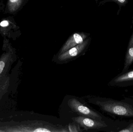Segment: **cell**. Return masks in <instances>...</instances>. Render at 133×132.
Segmentation results:
<instances>
[{
	"label": "cell",
	"mask_w": 133,
	"mask_h": 132,
	"mask_svg": "<svg viewBox=\"0 0 133 132\" xmlns=\"http://www.w3.org/2000/svg\"><path fill=\"white\" fill-rule=\"evenodd\" d=\"M133 63V32L127 46L125 57L124 67L121 73H124L129 70Z\"/></svg>",
	"instance_id": "9c48e42d"
},
{
	"label": "cell",
	"mask_w": 133,
	"mask_h": 132,
	"mask_svg": "<svg viewBox=\"0 0 133 132\" xmlns=\"http://www.w3.org/2000/svg\"><path fill=\"white\" fill-rule=\"evenodd\" d=\"M95 104L103 111L115 118H133V96L121 100L105 99L97 101Z\"/></svg>",
	"instance_id": "6da1fadb"
},
{
	"label": "cell",
	"mask_w": 133,
	"mask_h": 132,
	"mask_svg": "<svg viewBox=\"0 0 133 132\" xmlns=\"http://www.w3.org/2000/svg\"><path fill=\"white\" fill-rule=\"evenodd\" d=\"M25 0H8L7 3L8 10L10 13H14L22 6Z\"/></svg>",
	"instance_id": "8fae6325"
},
{
	"label": "cell",
	"mask_w": 133,
	"mask_h": 132,
	"mask_svg": "<svg viewBox=\"0 0 133 132\" xmlns=\"http://www.w3.org/2000/svg\"><path fill=\"white\" fill-rule=\"evenodd\" d=\"M68 105L73 111L84 117H88L98 121H102V117L97 113L84 106L76 98L70 99Z\"/></svg>",
	"instance_id": "277c9868"
},
{
	"label": "cell",
	"mask_w": 133,
	"mask_h": 132,
	"mask_svg": "<svg viewBox=\"0 0 133 132\" xmlns=\"http://www.w3.org/2000/svg\"><path fill=\"white\" fill-rule=\"evenodd\" d=\"M91 40V37H88L83 42L58 55V59L60 61H65L77 56L89 46Z\"/></svg>",
	"instance_id": "8992f818"
},
{
	"label": "cell",
	"mask_w": 133,
	"mask_h": 132,
	"mask_svg": "<svg viewBox=\"0 0 133 132\" xmlns=\"http://www.w3.org/2000/svg\"><path fill=\"white\" fill-rule=\"evenodd\" d=\"M74 122L84 128L85 130L99 129L108 127V125L103 121L91 119L88 117L79 116L72 118Z\"/></svg>",
	"instance_id": "5b68a950"
},
{
	"label": "cell",
	"mask_w": 133,
	"mask_h": 132,
	"mask_svg": "<svg viewBox=\"0 0 133 132\" xmlns=\"http://www.w3.org/2000/svg\"><path fill=\"white\" fill-rule=\"evenodd\" d=\"M109 86L125 87L133 85V69L128 70L115 77L109 83Z\"/></svg>",
	"instance_id": "52a82bcc"
},
{
	"label": "cell",
	"mask_w": 133,
	"mask_h": 132,
	"mask_svg": "<svg viewBox=\"0 0 133 132\" xmlns=\"http://www.w3.org/2000/svg\"><path fill=\"white\" fill-rule=\"evenodd\" d=\"M108 2H114L118 4L119 10L117 12V15H118L121 11L122 7H124L128 4L129 0H104L99 2V5H102Z\"/></svg>",
	"instance_id": "7c38bea8"
},
{
	"label": "cell",
	"mask_w": 133,
	"mask_h": 132,
	"mask_svg": "<svg viewBox=\"0 0 133 132\" xmlns=\"http://www.w3.org/2000/svg\"><path fill=\"white\" fill-rule=\"evenodd\" d=\"M0 132H4V131H2V130H0Z\"/></svg>",
	"instance_id": "4fadbf2b"
},
{
	"label": "cell",
	"mask_w": 133,
	"mask_h": 132,
	"mask_svg": "<svg viewBox=\"0 0 133 132\" xmlns=\"http://www.w3.org/2000/svg\"><path fill=\"white\" fill-rule=\"evenodd\" d=\"M4 52L0 57V94L6 91L9 84L8 76L10 68L15 60V52L8 43H4Z\"/></svg>",
	"instance_id": "7a4b0ae2"
},
{
	"label": "cell",
	"mask_w": 133,
	"mask_h": 132,
	"mask_svg": "<svg viewBox=\"0 0 133 132\" xmlns=\"http://www.w3.org/2000/svg\"><path fill=\"white\" fill-rule=\"evenodd\" d=\"M65 129H61L49 125H45L43 123H33L11 128L6 131L10 132H68Z\"/></svg>",
	"instance_id": "3957f363"
},
{
	"label": "cell",
	"mask_w": 133,
	"mask_h": 132,
	"mask_svg": "<svg viewBox=\"0 0 133 132\" xmlns=\"http://www.w3.org/2000/svg\"><path fill=\"white\" fill-rule=\"evenodd\" d=\"M90 35V33L84 32H78L73 33L60 50L59 55L64 53L69 49L83 42L88 38Z\"/></svg>",
	"instance_id": "ba28073f"
},
{
	"label": "cell",
	"mask_w": 133,
	"mask_h": 132,
	"mask_svg": "<svg viewBox=\"0 0 133 132\" xmlns=\"http://www.w3.org/2000/svg\"><path fill=\"white\" fill-rule=\"evenodd\" d=\"M115 129L114 132H133V120L116 121Z\"/></svg>",
	"instance_id": "30bf717a"
}]
</instances>
